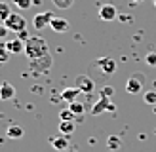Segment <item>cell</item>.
<instances>
[{
	"label": "cell",
	"instance_id": "4fadbf2b",
	"mask_svg": "<svg viewBox=\"0 0 156 152\" xmlns=\"http://www.w3.org/2000/svg\"><path fill=\"white\" fill-rule=\"evenodd\" d=\"M82 91L78 89L76 86H73V88H65L63 91H61V99L63 101H69V103H73V101H76V97L80 95Z\"/></svg>",
	"mask_w": 156,
	"mask_h": 152
},
{
	"label": "cell",
	"instance_id": "f546056e",
	"mask_svg": "<svg viewBox=\"0 0 156 152\" xmlns=\"http://www.w3.org/2000/svg\"><path fill=\"white\" fill-rule=\"evenodd\" d=\"M154 6H156V0H154Z\"/></svg>",
	"mask_w": 156,
	"mask_h": 152
},
{
	"label": "cell",
	"instance_id": "ffe728a7",
	"mask_svg": "<svg viewBox=\"0 0 156 152\" xmlns=\"http://www.w3.org/2000/svg\"><path fill=\"white\" fill-rule=\"evenodd\" d=\"M69 109H71L74 114H76V116H82V114H84V105L82 103H78V101H73V103H69Z\"/></svg>",
	"mask_w": 156,
	"mask_h": 152
},
{
	"label": "cell",
	"instance_id": "ba28073f",
	"mask_svg": "<svg viewBox=\"0 0 156 152\" xmlns=\"http://www.w3.org/2000/svg\"><path fill=\"white\" fill-rule=\"evenodd\" d=\"M105 110H114V105L108 101V97L101 95V97H99V101L91 106V114H93V116H97V114L105 112Z\"/></svg>",
	"mask_w": 156,
	"mask_h": 152
},
{
	"label": "cell",
	"instance_id": "30bf717a",
	"mask_svg": "<svg viewBox=\"0 0 156 152\" xmlns=\"http://www.w3.org/2000/svg\"><path fill=\"white\" fill-rule=\"evenodd\" d=\"M4 46L10 53H21L25 51V42L21 38H12V40H4Z\"/></svg>",
	"mask_w": 156,
	"mask_h": 152
},
{
	"label": "cell",
	"instance_id": "6da1fadb",
	"mask_svg": "<svg viewBox=\"0 0 156 152\" xmlns=\"http://www.w3.org/2000/svg\"><path fill=\"white\" fill-rule=\"evenodd\" d=\"M23 53H25L30 61H34V59H40L44 55H48L50 50H48V44H46V40L42 36H29L25 40V51Z\"/></svg>",
	"mask_w": 156,
	"mask_h": 152
},
{
	"label": "cell",
	"instance_id": "7402d4cb",
	"mask_svg": "<svg viewBox=\"0 0 156 152\" xmlns=\"http://www.w3.org/2000/svg\"><path fill=\"white\" fill-rule=\"evenodd\" d=\"M143 99H145V103H147V105H156V91H154V89L145 91Z\"/></svg>",
	"mask_w": 156,
	"mask_h": 152
},
{
	"label": "cell",
	"instance_id": "44dd1931",
	"mask_svg": "<svg viewBox=\"0 0 156 152\" xmlns=\"http://www.w3.org/2000/svg\"><path fill=\"white\" fill-rule=\"evenodd\" d=\"M51 2H53L55 8H59V10H69V8L73 6L74 0H51Z\"/></svg>",
	"mask_w": 156,
	"mask_h": 152
},
{
	"label": "cell",
	"instance_id": "8fae6325",
	"mask_svg": "<svg viewBox=\"0 0 156 152\" xmlns=\"http://www.w3.org/2000/svg\"><path fill=\"white\" fill-rule=\"evenodd\" d=\"M50 144L59 152H67L69 150V137L67 135H59V137H51Z\"/></svg>",
	"mask_w": 156,
	"mask_h": 152
},
{
	"label": "cell",
	"instance_id": "2e32d148",
	"mask_svg": "<svg viewBox=\"0 0 156 152\" xmlns=\"http://www.w3.org/2000/svg\"><path fill=\"white\" fill-rule=\"evenodd\" d=\"M6 137H10V139H21V137H23V127L10 126V127L6 129Z\"/></svg>",
	"mask_w": 156,
	"mask_h": 152
},
{
	"label": "cell",
	"instance_id": "9a60e30c",
	"mask_svg": "<svg viewBox=\"0 0 156 152\" xmlns=\"http://www.w3.org/2000/svg\"><path fill=\"white\" fill-rule=\"evenodd\" d=\"M74 129H76V124H74V122H61V124H59V131L63 133V135H67V137L73 135Z\"/></svg>",
	"mask_w": 156,
	"mask_h": 152
},
{
	"label": "cell",
	"instance_id": "cb8c5ba5",
	"mask_svg": "<svg viewBox=\"0 0 156 152\" xmlns=\"http://www.w3.org/2000/svg\"><path fill=\"white\" fill-rule=\"evenodd\" d=\"M10 55H12V53L8 51L6 46L2 44V46H0V63H6V61H10Z\"/></svg>",
	"mask_w": 156,
	"mask_h": 152
},
{
	"label": "cell",
	"instance_id": "603a6c76",
	"mask_svg": "<svg viewBox=\"0 0 156 152\" xmlns=\"http://www.w3.org/2000/svg\"><path fill=\"white\" fill-rule=\"evenodd\" d=\"M13 4L19 8V10H29L33 6V0H13Z\"/></svg>",
	"mask_w": 156,
	"mask_h": 152
},
{
	"label": "cell",
	"instance_id": "4316f807",
	"mask_svg": "<svg viewBox=\"0 0 156 152\" xmlns=\"http://www.w3.org/2000/svg\"><path fill=\"white\" fill-rule=\"evenodd\" d=\"M112 93H114V89H112L111 86H105V88H103V93H101V95H105V97H111Z\"/></svg>",
	"mask_w": 156,
	"mask_h": 152
},
{
	"label": "cell",
	"instance_id": "277c9868",
	"mask_svg": "<svg viewBox=\"0 0 156 152\" xmlns=\"http://www.w3.org/2000/svg\"><path fill=\"white\" fill-rule=\"evenodd\" d=\"M126 91H128V93H131V95L141 93V91H143V78H141V74L129 76V80L126 82Z\"/></svg>",
	"mask_w": 156,
	"mask_h": 152
},
{
	"label": "cell",
	"instance_id": "52a82bcc",
	"mask_svg": "<svg viewBox=\"0 0 156 152\" xmlns=\"http://www.w3.org/2000/svg\"><path fill=\"white\" fill-rule=\"evenodd\" d=\"M99 17L103 21H114L118 19V10H116L114 4H103L99 8Z\"/></svg>",
	"mask_w": 156,
	"mask_h": 152
},
{
	"label": "cell",
	"instance_id": "8992f818",
	"mask_svg": "<svg viewBox=\"0 0 156 152\" xmlns=\"http://www.w3.org/2000/svg\"><path fill=\"white\" fill-rule=\"evenodd\" d=\"M97 67H99V71L103 72L105 76H111L116 72V61L111 59V57H101L97 59Z\"/></svg>",
	"mask_w": 156,
	"mask_h": 152
},
{
	"label": "cell",
	"instance_id": "3957f363",
	"mask_svg": "<svg viewBox=\"0 0 156 152\" xmlns=\"http://www.w3.org/2000/svg\"><path fill=\"white\" fill-rule=\"evenodd\" d=\"M4 25L8 27V30H12V33H23V30L27 29V21H25V17H23V15L12 13L10 17L4 21Z\"/></svg>",
	"mask_w": 156,
	"mask_h": 152
},
{
	"label": "cell",
	"instance_id": "9c48e42d",
	"mask_svg": "<svg viewBox=\"0 0 156 152\" xmlns=\"http://www.w3.org/2000/svg\"><path fill=\"white\" fill-rule=\"evenodd\" d=\"M76 88L80 89L82 93H91L93 88H95V84H93V80L90 78V76L80 74V76H76Z\"/></svg>",
	"mask_w": 156,
	"mask_h": 152
},
{
	"label": "cell",
	"instance_id": "e0dca14e",
	"mask_svg": "<svg viewBox=\"0 0 156 152\" xmlns=\"http://www.w3.org/2000/svg\"><path fill=\"white\" fill-rule=\"evenodd\" d=\"M59 118H61V122H74L76 120V114L71 109H63V110L59 112Z\"/></svg>",
	"mask_w": 156,
	"mask_h": 152
},
{
	"label": "cell",
	"instance_id": "f1b7e54d",
	"mask_svg": "<svg viewBox=\"0 0 156 152\" xmlns=\"http://www.w3.org/2000/svg\"><path fill=\"white\" fill-rule=\"evenodd\" d=\"M133 2H141V0H133Z\"/></svg>",
	"mask_w": 156,
	"mask_h": 152
},
{
	"label": "cell",
	"instance_id": "484cf974",
	"mask_svg": "<svg viewBox=\"0 0 156 152\" xmlns=\"http://www.w3.org/2000/svg\"><path fill=\"white\" fill-rule=\"evenodd\" d=\"M147 63H149L151 67H156V53H154V51L147 55Z\"/></svg>",
	"mask_w": 156,
	"mask_h": 152
},
{
	"label": "cell",
	"instance_id": "7c38bea8",
	"mask_svg": "<svg viewBox=\"0 0 156 152\" xmlns=\"http://www.w3.org/2000/svg\"><path fill=\"white\" fill-rule=\"evenodd\" d=\"M13 95H15V88L10 82L0 84V99H2V101H10V99H13Z\"/></svg>",
	"mask_w": 156,
	"mask_h": 152
},
{
	"label": "cell",
	"instance_id": "5b68a950",
	"mask_svg": "<svg viewBox=\"0 0 156 152\" xmlns=\"http://www.w3.org/2000/svg\"><path fill=\"white\" fill-rule=\"evenodd\" d=\"M51 19H53V13H50V12H40V13H36L34 17H33V27L36 30H42L44 27H48L50 23H51Z\"/></svg>",
	"mask_w": 156,
	"mask_h": 152
},
{
	"label": "cell",
	"instance_id": "83f0119b",
	"mask_svg": "<svg viewBox=\"0 0 156 152\" xmlns=\"http://www.w3.org/2000/svg\"><path fill=\"white\" fill-rule=\"evenodd\" d=\"M67 152H76V150H74V148H69V150H67Z\"/></svg>",
	"mask_w": 156,
	"mask_h": 152
},
{
	"label": "cell",
	"instance_id": "d6986e66",
	"mask_svg": "<svg viewBox=\"0 0 156 152\" xmlns=\"http://www.w3.org/2000/svg\"><path fill=\"white\" fill-rule=\"evenodd\" d=\"M107 147L111 148V150H116V148H120V147H122V141H120V137H116V135L108 137V139H107Z\"/></svg>",
	"mask_w": 156,
	"mask_h": 152
},
{
	"label": "cell",
	"instance_id": "7a4b0ae2",
	"mask_svg": "<svg viewBox=\"0 0 156 152\" xmlns=\"http://www.w3.org/2000/svg\"><path fill=\"white\" fill-rule=\"evenodd\" d=\"M50 68H51V55L50 53L44 55V57H40V59L30 61V71L34 72V76H42L46 72H50Z\"/></svg>",
	"mask_w": 156,
	"mask_h": 152
},
{
	"label": "cell",
	"instance_id": "d4e9b609",
	"mask_svg": "<svg viewBox=\"0 0 156 152\" xmlns=\"http://www.w3.org/2000/svg\"><path fill=\"white\" fill-rule=\"evenodd\" d=\"M10 33V30H8V27L4 25V23H0V40H6V34Z\"/></svg>",
	"mask_w": 156,
	"mask_h": 152
},
{
	"label": "cell",
	"instance_id": "ac0fdd59",
	"mask_svg": "<svg viewBox=\"0 0 156 152\" xmlns=\"http://www.w3.org/2000/svg\"><path fill=\"white\" fill-rule=\"evenodd\" d=\"M12 13H13V12L10 10V6H8L6 2H0V23H4Z\"/></svg>",
	"mask_w": 156,
	"mask_h": 152
},
{
	"label": "cell",
	"instance_id": "5bb4252c",
	"mask_svg": "<svg viewBox=\"0 0 156 152\" xmlns=\"http://www.w3.org/2000/svg\"><path fill=\"white\" fill-rule=\"evenodd\" d=\"M50 25H51V29L55 30V33H67L69 30V21L63 19V17H53Z\"/></svg>",
	"mask_w": 156,
	"mask_h": 152
}]
</instances>
